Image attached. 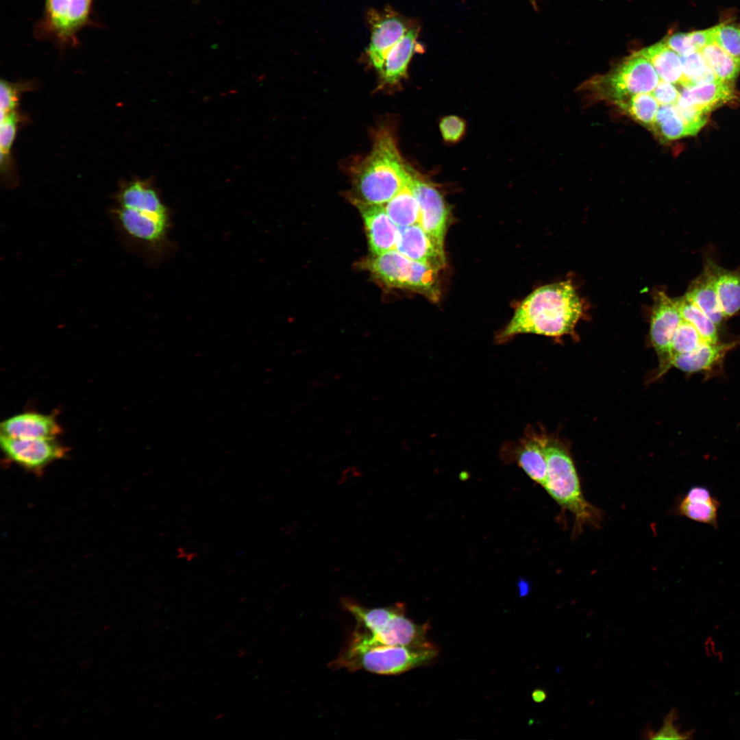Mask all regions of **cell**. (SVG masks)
Segmentation results:
<instances>
[{
	"mask_svg": "<svg viewBox=\"0 0 740 740\" xmlns=\"http://www.w3.org/2000/svg\"><path fill=\"white\" fill-rule=\"evenodd\" d=\"M582 309L581 299L569 281L541 286L522 301L496 341L503 343L521 334L552 337L571 334Z\"/></svg>",
	"mask_w": 740,
	"mask_h": 740,
	"instance_id": "6da1fadb",
	"label": "cell"
},
{
	"mask_svg": "<svg viewBox=\"0 0 740 740\" xmlns=\"http://www.w3.org/2000/svg\"><path fill=\"white\" fill-rule=\"evenodd\" d=\"M116 201L112 216L123 238L149 251L160 249L166 240L170 219L157 193L136 181L125 186Z\"/></svg>",
	"mask_w": 740,
	"mask_h": 740,
	"instance_id": "7a4b0ae2",
	"label": "cell"
},
{
	"mask_svg": "<svg viewBox=\"0 0 740 740\" xmlns=\"http://www.w3.org/2000/svg\"><path fill=\"white\" fill-rule=\"evenodd\" d=\"M409 167L403 162L391 131L380 129L371 151L353 170L354 201L386 204L408 180Z\"/></svg>",
	"mask_w": 740,
	"mask_h": 740,
	"instance_id": "3957f363",
	"label": "cell"
},
{
	"mask_svg": "<svg viewBox=\"0 0 740 740\" xmlns=\"http://www.w3.org/2000/svg\"><path fill=\"white\" fill-rule=\"evenodd\" d=\"M341 604L356 621L350 642L364 645H421L429 643L428 624H417L405 615V606L367 608L344 597Z\"/></svg>",
	"mask_w": 740,
	"mask_h": 740,
	"instance_id": "277c9868",
	"label": "cell"
},
{
	"mask_svg": "<svg viewBox=\"0 0 740 740\" xmlns=\"http://www.w3.org/2000/svg\"><path fill=\"white\" fill-rule=\"evenodd\" d=\"M437 652L430 642L421 645H364L349 642L330 666L349 671L395 675L426 663Z\"/></svg>",
	"mask_w": 740,
	"mask_h": 740,
	"instance_id": "5b68a950",
	"label": "cell"
},
{
	"mask_svg": "<svg viewBox=\"0 0 740 740\" xmlns=\"http://www.w3.org/2000/svg\"><path fill=\"white\" fill-rule=\"evenodd\" d=\"M547 478L543 487L552 497L574 517L576 532L584 525L598 526L601 512L584 497L573 460L565 447L547 439L545 447Z\"/></svg>",
	"mask_w": 740,
	"mask_h": 740,
	"instance_id": "8992f818",
	"label": "cell"
},
{
	"mask_svg": "<svg viewBox=\"0 0 740 740\" xmlns=\"http://www.w3.org/2000/svg\"><path fill=\"white\" fill-rule=\"evenodd\" d=\"M368 267L388 286L419 291L433 300L438 298L439 269L410 260L396 249L375 256Z\"/></svg>",
	"mask_w": 740,
	"mask_h": 740,
	"instance_id": "52a82bcc",
	"label": "cell"
},
{
	"mask_svg": "<svg viewBox=\"0 0 740 740\" xmlns=\"http://www.w3.org/2000/svg\"><path fill=\"white\" fill-rule=\"evenodd\" d=\"M659 81L652 64L635 53L596 84L601 94L616 104L634 95L653 91Z\"/></svg>",
	"mask_w": 740,
	"mask_h": 740,
	"instance_id": "ba28073f",
	"label": "cell"
},
{
	"mask_svg": "<svg viewBox=\"0 0 740 740\" xmlns=\"http://www.w3.org/2000/svg\"><path fill=\"white\" fill-rule=\"evenodd\" d=\"M366 18L371 33L366 56L379 73L389 51L417 23L391 6L371 8L367 12Z\"/></svg>",
	"mask_w": 740,
	"mask_h": 740,
	"instance_id": "9c48e42d",
	"label": "cell"
},
{
	"mask_svg": "<svg viewBox=\"0 0 740 740\" xmlns=\"http://www.w3.org/2000/svg\"><path fill=\"white\" fill-rule=\"evenodd\" d=\"M0 444L8 459L33 472L42 471L62 458L68 450L56 439H15L1 435Z\"/></svg>",
	"mask_w": 740,
	"mask_h": 740,
	"instance_id": "30bf717a",
	"label": "cell"
},
{
	"mask_svg": "<svg viewBox=\"0 0 740 740\" xmlns=\"http://www.w3.org/2000/svg\"><path fill=\"white\" fill-rule=\"evenodd\" d=\"M682 320L676 298L659 291L654 297L650 323V337L659 358L658 373L661 375L670 368L671 345L674 334Z\"/></svg>",
	"mask_w": 740,
	"mask_h": 740,
	"instance_id": "8fae6325",
	"label": "cell"
},
{
	"mask_svg": "<svg viewBox=\"0 0 740 740\" xmlns=\"http://www.w3.org/2000/svg\"><path fill=\"white\" fill-rule=\"evenodd\" d=\"M93 0H47L42 29L62 42H76L87 22Z\"/></svg>",
	"mask_w": 740,
	"mask_h": 740,
	"instance_id": "7c38bea8",
	"label": "cell"
},
{
	"mask_svg": "<svg viewBox=\"0 0 740 740\" xmlns=\"http://www.w3.org/2000/svg\"><path fill=\"white\" fill-rule=\"evenodd\" d=\"M410 171L414 193L419 206V224L443 246L449 215L443 197L434 186L410 166Z\"/></svg>",
	"mask_w": 740,
	"mask_h": 740,
	"instance_id": "4fadbf2b",
	"label": "cell"
},
{
	"mask_svg": "<svg viewBox=\"0 0 740 740\" xmlns=\"http://www.w3.org/2000/svg\"><path fill=\"white\" fill-rule=\"evenodd\" d=\"M395 249L408 258L436 269L444 267V247L419 224L398 227Z\"/></svg>",
	"mask_w": 740,
	"mask_h": 740,
	"instance_id": "5bb4252c",
	"label": "cell"
},
{
	"mask_svg": "<svg viewBox=\"0 0 740 740\" xmlns=\"http://www.w3.org/2000/svg\"><path fill=\"white\" fill-rule=\"evenodd\" d=\"M354 202L362 217L371 252L378 256L395 249L398 226L391 219L384 205Z\"/></svg>",
	"mask_w": 740,
	"mask_h": 740,
	"instance_id": "9a60e30c",
	"label": "cell"
},
{
	"mask_svg": "<svg viewBox=\"0 0 740 740\" xmlns=\"http://www.w3.org/2000/svg\"><path fill=\"white\" fill-rule=\"evenodd\" d=\"M736 98L733 82L718 79L702 84L683 87L677 106L692 108L708 114L712 110Z\"/></svg>",
	"mask_w": 740,
	"mask_h": 740,
	"instance_id": "2e32d148",
	"label": "cell"
},
{
	"mask_svg": "<svg viewBox=\"0 0 740 740\" xmlns=\"http://www.w3.org/2000/svg\"><path fill=\"white\" fill-rule=\"evenodd\" d=\"M420 27H412L389 51L380 75L382 86H393L406 76L408 65L415 53L421 52L423 47L418 38Z\"/></svg>",
	"mask_w": 740,
	"mask_h": 740,
	"instance_id": "e0dca14e",
	"label": "cell"
},
{
	"mask_svg": "<svg viewBox=\"0 0 740 740\" xmlns=\"http://www.w3.org/2000/svg\"><path fill=\"white\" fill-rule=\"evenodd\" d=\"M0 427L1 435L15 439H56L62 430L53 416L34 412L10 417Z\"/></svg>",
	"mask_w": 740,
	"mask_h": 740,
	"instance_id": "ac0fdd59",
	"label": "cell"
},
{
	"mask_svg": "<svg viewBox=\"0 0 740 740\" xmlns=\"http://www.w3.org/2000/svg\"><path fill=\"white\" fill-rule=\"evenodd\" d=\"M739 343L740 341L717 343L703 341L693 351L674 356L669 366L687 373L708 372L718 366L727 353Z\"/></svg>",
	"mask_w": 740,
	"mask_h": 740,
	"instance_id": "d6986e66",
	"label": "cell"
},
{
	"mask_svg": "<svg viewBox=\"0 0 740 740\" xmlns=\"http://www.w3.org/2000/svg\"><path fill=\"white\" fill-rule=\"evenodd\" d=\"M548 437L543 434L530 432L520 440L516 448V459L527 475L544 486L547 478L545 447Z\"/></svg>",
	"mask_w": 740,
	"mask_h": 740,
	"instance_id": "ffe728a7",
	"label": "cell"
},
{
	"mask_svg": "<svg viewBox=\"0 0 740 740\" xmlns=\"http://www.w3.org/2000/svg\"><path fill=\"white\" fill-rule=\"evenodd\" d=\"M704 269L712 280L725 317L737 314L740 310V269L728 270L708 259Z\"/></svg>",
	"mask_w": 740,
	"mask_h": 740,
	"instance_id": "44dd1931",
	"label": "cell"
},
{
	"mask_svg": "<svg viewBox=\"0 0 740 740\" xmlns=\"http://www.w3.org/2000/svg\"><path fill=\"white\" fill-rule=\"evenodd\" d=\"M685 296L717 326L722 323L726 317L722 312L712 280L704 269L691 283Z\"/></svg>",
	"mask_w": 740,
	"mask_h": 740,
	"instance_id": "7402d4cb",
	"label": "cell"
},
{
	"mask_svg": "<svg viewBox=\"0 0 740 740\" xmlns=\"http://www.w3.org/2000/svg\"><path fill=\"white\" fill-rule=\"evenodd\" d=\"M653 66L659 78L671 84H680L682 76L680 56L665 42H659L637 52Z\"/></svg>",
	"mask_w": 740,
	"mask_h": 740,
	"instance_id": "603a6c76",
	"label": "cell"
},
{
	"mask_svg": "<svg viewBox=\"0 0 740 740\" xmlns=\"http://www.w3.org/2000/svg\"><path fill=\"white\" fill-rule=\"evenodd\" d=\"M384 207L391 219L398 227L419 223V206L414 193L411 174L402 188Z\"/></svg>",
	"mask_w": 740,
	"mask_h": 740,
	"instance_id": "cb8c5ba5",
	"label": "cell"
},
{
	"mask_svg": "<svg viewBox=\"0 0 740 740\" xmlns=\"http://www.w3.org/2000/svg\"><path fill=\"white\" fill-rule=\"evenodd\" d=\"M700 52L718 79L733 82L739 74L740 60L732 57L715 42L704 47Z\"/></svg>",
	"mask_w": 740,
	"mask_h": 740,
	"instance_id": "d4e9b609",
	"label": "cell"
},
{
	"mask_svg": "<svg viewBox=\"0 0 740 740\" xmlns=\"http://www.w3.org/2000/svg\"><path fill=\"white\" fill-rule=\"evenodd\" d=\"M676 301L682 319L691 323L704 341L712 343L719 342L717 326L700 308L685 295L676 298Z\"/></svg>",
	"mask_w": 740,
	"mask_h": 740,
	"instance_id": "484cf974",
	"label": "cell"
},
{
	"mask_svg": "<svg viewBox=\"0 0 740 740\" xmlns=\"http://www.w3.org/2000/svg\"><path fill=\"white\" fill-rule=\"evenodd\" d=\"M634 120L652 128L659 103L652 93L634 95L616 103Z\"/></svg>",
	"mask_w": 740,
	"mask_h": 740,
	"instance_id": "4316f807",
	"label": "cell"
},
{
	"mask_svg": "<svg viewBox=\"0 0 740 740\" xmlns=\"http://www.w3.org/2000/svg\"><path fill=\"white\" fill-rule=\"evenodd\" d=\"M664 140H672L687 136L689 132L678 115L675 104L661 105L651 128Z\"/></svg>",
	"mask_w": 740,
	"mask_h": 740,
	"instance_id": "83f0119b",
	"label": "cell"
},
{
	"mask_svg": "<svg viewBox=\"0 0 740 740\" xmlns=\"http://www.w3.org/2000/svg\"><path fill=\"white\" fill-rule=\"evenodd\" d=\"M680 58L682 76L680 84L682 87L702 84L717 79L700 51L680 56Z\"/></svg>",
	"mask_w": 740,
	"mask_h": 740,
	"instance_id": "f1b7e54d",
	"label": "cell"
},
{
	"mask_svg": "<svg viewBox=\"0 0 740 740\" xmlns=\"http://www.w3.org/2000/svg\"><path fill=\"white\" fill-rule=\"evenodd\" d=\"M719 502L717 500L711 502L691 501L683 498L678 505V512L681 515L693 521L717 526V510Z\"/></svg>",
	"mask_w": 740,
	"mask_h": 740,
	"instance_id": "f546056e",
	"label": "cell"
},
{
	"mask_svg": "<svg viewBox=\"0 0 740 740\" xmlns=\"http://www.w3.org/2000/svg\"><path fill=\"white\" fill-rule=\"evenodd\" d=\"M703 341L697 330L691 323L682 319L672 338L671 358L675 355L693 351Z\"/></svg>",
	"mask_w": 740,
	"mask_h": 740,
	"instance_id": "4dcf8cb0",
	"label": "cell"
},
{
	"mask_svg": "<svg viewBox=\"0 0 740 740\" xmlns=\"http://www.w3.org/2000/svg\"><path fill=\"white\" fill-rule=\"evenodd\" d=\"M715 42L740 60V23L723 22L714 27Z\"/></svg>",
	"mask_w": 740,
	"mask_h": 740,
	"instance_id": "1f68e13d",
	"label": "cell"
},
{
	"mask_svg": "<svg viewBox=\"0 0 740 740\" xmlns=\"http://www.w3.org/2000/svg\"><path fill=\"white\" fill-rule=\"evenodd\" d=\"M678 719V711L673 708L665 717L663 724L659 730L654 731L651 728H645L643 732L644 738L648 739H689L693 735V730L680 732L676 722Z\"/></svg>",
	"mask_w": 740,
	"mask_h": 740,
	"instance_id": "d6a6232c",
	"label": "cell"
},
{
	"mask_svg": "<svg viewBox=\"0 0 740 740\" xmlns=\"http://www.w3.org/2000/svg\"><path fill=\"white\" fill-rule=\"evenodd\" d=\"M439 129L443 140L446 143H455L464 136L466 129L465 121L456 115L444 116L439 123Z\"/></svg>",
	"mask_w": 740,
	"mask_h": 740,
	"instance_id": "836d02e7",
	"label": "cell"
},
{
	"mask_svg": "<svg viewBox=\"0 0 740 740\" xmlns=\"http://www.w3.org/2000/svg\"><path fill=\"white\" fill-rule=\"evenodd\" d=\"M16 132V115L11 112L1 114L0 147L1 156L10 152Z\"/></svg>",
	"mask_w": 740,
	"mask_h": 740,
	"instance_id": "e575fe53",
	"label": "cell"
},
{
	"mask_svg": "<svg viewBox=\"0 0 740 740\" xmlns=\"http://www.w3.org/2000/svg\"><path fill=\"white\" fill-rule=\"evenodd\" d=\"M652 94L661 105H674L680 96V92L674 84L662 79Z\"/></svg>",
	"mask_w": 740,
	"mask_h": 740,
	"instance_id": "d590c367",
	"label": "cell"
},
{
	"mask_svg": "<svg viewBox=\"0 0 740 740\" xmlns=\"http://www.w3.org/2000/svg\"><path fill=\"white\" fill-rule=\"evenodd\" d=\"M665 44L680 56H686L695 51L689 34L676 33L669 36L665 41Z\"/></svg>",
	"mask_w": 740,
	"mask_h": 740,
	"instance_id": "8d00e7d4",
	"label": "cell"
},
{
	"mask_svg": "<svg viewBox=\"0 0 740 740\" xmlns=\"http://www.w3.org/2000/svg\"><path fill=\"white\" fill-rule=\"evenodd\" d=\"M16 92L9 83L1 82V114L13 112L16 104Z\"/></svg>",
	"mask_w": 740,
	"mask_h": 740,
	"instance_id": "74e56055",
	"label": "cell"
},
{
	"mask_svg": "<svg viewBox=\"0 0 740 740\" xmlns=\"http://www.w3.org/2000/svg\"><path fill=\"white\" fill-rule=\"evenodd\" d=\"M695 50L700 51L704 47L715 42L714 27L708 29L689 33Z\"/></svg>",
	"mask_w": 740,
	"mask_h": 740,
	"instance_id": "f35d334b",
	"label": "cell"
},
{
	"mask_svg": "<svg viewBox=\"0 0 740 740\" xmlns=\"http://www.w3.org/2000/svg\"><path fill=\"white\" fill-rule=\"evenodd\" d=\"M684 498L691 501L704 502H711L716 500L713 497L711 492L707 487L698 485L691 487Z\"/></svg>",
	"mask_w": 740,
	"mask_h": 740,
	"instance_id": "ab89813d",
	"label": "cell"
},
{
	"mask_svg": "<svg viewBox=\"0 0 740 740\" xmlns=\"http://www.w3.org/2000/svg\"><path fill=\"white\" fill-rule=\"evenodd\" d=\"M532 697L535 702L540 703L546 699L547 694L544 690L537 689L533 691Z\"/></svg>",
	"mask_w": 740,
	"mask_h": 740,
	"instance_id": "60d3db41",
	"label": "cell"
},
{
	"mask_svg": "<svg viewBox=\"0 0 740 740\" xmlns=\"http://www.w3.org/2000/svg\"><path fill=\"white\" fill-rule=\"evenodd\" d=\"M111 627H112V626H111V625H105V626H104L103 627L102 630H107L108 629L110 628Z\"/></svg>",
	"mask_w": 740,
	"mask_h": 740,
	"instance_id": "b9f144b4",
	"label": "cell"
},
{
	"mask_svg": "<svg viewBox=\"0 0 740 740\" xmlns=\"http://www.w3.org/2000/svg\"><path fill=\"white\" fill-rule=\"evenodd\" d=\"M90 659H91V658H87L86 660H85V661H82V663H80V665H85V664L88 663V662H89V661H90Z\"/></svg>",
	"mask_w": 740,
	"mask_h": 740,
	"instance_id": "7bdbcfd3",
	"label": "cell"
},
{
	"mask_svg": "<svg viewBox=\"0 0 740 740\" xmlns=\"http://www.w3.org/2000/svg\"><path fill=\"white\" fill-rule=\"evenodd\" d=\"M530 1L531 3L532 4L533 7L536 8V0H530Z\"/></svg>",
	"mask_w": 740,
	"mask_h": 740,
	"instance_id": "ee69618b",
	"label": "cell"
},
{
	"mask_svg": "<svg viewBox=\"0 0 740 740\" xmlns=\"http://www.w3.org/2000/svg\"><path fill=\"white\" fill-rule=\"evenodd\" d=\"M68 721H69V719H64V720L62 721V723L63 724H66Z\"/></svg>",
	"mask_w": 740,
	"mask_h": 740,
	"instance_id": "f6af8a7d",
	"label": "cell"
},
{
	"mask_svg": "<svg viewBox=\"0 0 740 740\" xmlns=\"http://www.w3.org/2000/svg\"><path fill=\"white\" fill-rule=\"evenodd\" d=\"M88 667H89V665H87L86 666H85V667H83L82 669H83V670H85V669H86L87 668H88Z\"/></svg>",
	"mask_w": 740,
	"mask_h": 740,
	"instance_id": "bcb514c9",
	"label": "cell"
},
{
	"mask_svg": "<svg viewBox=\"0 0 740 740\" xmlns=\"http://www.w3.org/2000/svg\"><path fill=\"white\" fill-rule=\"evenodd\" d=\"M39 723H36V724L32 726V728H36V726H39Z\"/></svg>",
	"mask_w": 740,
	"mask_h": 740,
	"instance_id": "7dc6e473",
	"label": "cell"
},
{
	"mask_svg": "<svg viewBox=\"0 0 740 740\" xmlns=\"http://www.w3.org/2000/svg\"><path fill=\"white\" fill-rule=\"evenodd\" d=\"M45 716H41V717H40L38 718V720H39V721H40V720H42V719H43L45 718Z\"/></svg>",
	"mask_w": 740,
	"mask_h": 740,
	"instance_id": "c3c4849f",
	"label": "cell"
},
{
	"mask_svg": "<svg viewBox=\"0 0 740 740\" xmlns=\"http://www.w3.org/2000/svg\"><path fill=\"white\" fill-rule=\"evenodd\" d=\"M99 632H100V631H99V630H97V631H95V632L93 633V634H95V635H97V634H99Z\"/></svg>",
	"mask_w": 740,
	"mask_h": 740,
	"instance_id": "681fc988",
	"label": "cell"
},
{
	"mask_svg": "<svg viewBox=\"0 0 740 740\" xmlns=\"http://www.w3.org/2000/svg\"><path fill=\"white\" fill-rule=\"evenodd\" d=\"M21 727H19V728H16V730H14V732H17V731L20 730H21Z\"/></svg>",
	"mask_w": 740,
	"mask_h": 740,
	"instance_id": "f907efd6",
	"label": "cell"
},
{
	"mask_svg": "<svg viewBox=\"0 0 740 740\" xmlns=\"http://www.w3.org/2000/svg\"><path fill=\"white\" fill-rule=\"evenodd\" d=\"M32 700V698L26 699V700H25V702H27V701H29V700Z\"/></svg>",
	"mask_w": 740,
	"mask_h": 740,
	"instance_id": "816d5d0a",
	"label": "cell"
}]
</instances>
